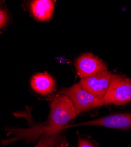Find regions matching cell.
Segmentation results:
<instances>
[{
    "label": "cell",
    "mask_w": 131,
    "mask_h": 147,
    "mask_svg": "<svg viewBox=\"0 0 131 147\" xmlns=\"http://www.w3.org/2000/svg\"><path fill=\"white\" fill-rule=\"evenodd\" d=\"M7 21V15L3 10L0 9V29H1Z\"/></svg>",
    "instance_id": "cell-10"
},
{
    "label": "cell",
    "mask_w": 131,
    "mask_h": 147,
    "mask_svg": "<svg viewBox=\"0 0 131 147\" xmlns=\"http://www.w3.org/2000/svg\"><path fill=\"white\" fill-rule=\"evenodd\" d=\"M30 84L35 92L44 96L52 93L56 86L54 79L47 72L38 73L33 76Z\"/></svg>",
    "instance_id": "cell-7"
},
{
    "label": "cell",
    "mask_w": 131,
    "mask_h": 147,
    "mask_svg": "<svg viewBox=\"0 0 131 147\" xmlns=\"http://www.w3.org/2000/svg\"><path fill=\"white\" fill-rule=\"evenodd\" d=\"M75 67L81 79L91 77L102 71H108L103 61L91 53L83 54L78 57L75 61Z\"/></svg>",
    "instance_id": "cell-5"
},
{
    "label": "cell",
    "mask_w": 131,
    "mask_h": 147,
    "mask_svg": "<svg viewBox=\"0 0 131 147\" xmlns=\"http://www.w3.org/2000/svg\"><path fill=\"white\" fill-rule=\"evenodd\" d=\"M59 93L67 96L71 100L77 115L105 105L102 99L95 97L86 91L81 87L79 82L74 84L70 87L62 89Z\"/></svg>",
    "instance_id": "cell-2"
},
{
    "label": "cell",
    "mask_w": 131,
    "mask_h": 147,
    "mask_svg": "<svg viewBox=\"0 0 131 147\" xmlns=\"http://www.w3.org/2000/svg\"><path fill=\"white\" fill-rule=\"evenodd\" d=\"M77 115L69 98L63 94L57 95L52 101L48 119L45 124L41 126L44 134L61 132Z\"/></svg>",
    "instance_id": "cell-1"
},
{
    "label": "cell",
    "mask_w": 131,
    "mask_h": 147,
    "mask_svg": "<svg viewBox=\"0 0 131 147\" xmlns=\"http://www.w3.org/2000/svg\"><path fill=\"white\" fill-rule=\"evenodd\" d=\"M102 100L105 105H122L131 102V79L113 74L108 90Z\"/></svg>",
    "instance_id": "cell-3"
},
{
    "label": "cell",
    "mask_w": 131,
    "mask_h": 147,
    "mask_svg": "<svg viewBox=\"0 0 131 147\" xmlns=\"http://www.w3.org/2000/svg\"><path fill=\"white\" fill-rule=\"evenodd\" d=\"M113 75L108 71H102L91 77L81 79L79 83L86 91L95 97L103 99L108 90Z\"/></svg>",
    "instance_id": "cell-4"
},
{
    "label": "cell",
    "mask_w": 131,
    "mask_h": 147,
    "mask_svg": "<svg viewBox=\"0 0 131 147\" xmlns=\"http://www.w3.org/2000/svg\"><path fill=\"white\" fill-rule=\"evenodd\" d=\"M54 3V1L50 0H35L31 3V11L33 16L39 21H49L53 14Z\"/></svg>",
    "instance_id": "cell-8"
},
{
    "label": "cell",
    "mask_w": 131,
    "mask_h": 147,
    "mask_svg": "<svg viewBox=\"0 0 131 147\" xmlns=\"http://www.w3.org/2000/svg\"><path fill=\"white\" fill-rule=\"evenodd\" d=\"M77 147H96L90 141L85 138L79 137Z\"/></svg>",
    "instance_id": "cell-9"
},
{
    "label": "cell",
    "mask_w": 131,
    "mask_h": 147,
    "mask_svg": "<svg viewBox=\"0 0 131 147\" xmlns=\"http://www.w3.org/2000/svg\"><path fill=\"white\" fill-rule=\"evenodd\" d=\"M77 125L101 126L107 128L126 130L131 128V113L116 114L91 120Z\"/></svg>",
    "instance_id": "cell-6"
}]
</instances>
